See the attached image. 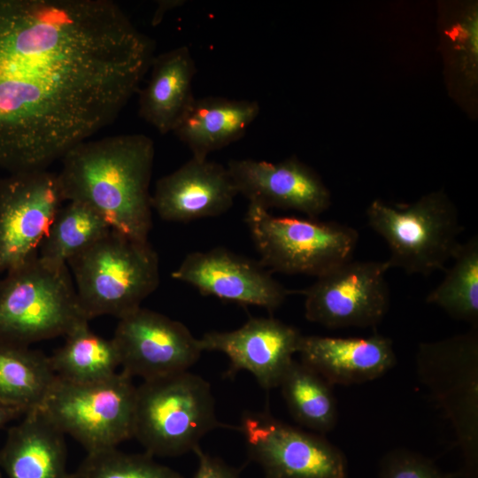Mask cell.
<instances>
[{"label": "cell", "instance_id": "cell-25", "mask_svg": "<svg viewBox=\"0 0 478 478\" xmlns=\"http://www.w3.org/2000/svg\"><path fill=\"white\" fill-rule=\"evenodd\" d=\"M111 230L104 219L85 204L67 201L56 214L38 256L66 264Z\"/></svg>", "mask_w": 478, "mask_h": 478}, {"label": "cell", "instance_id": "cell-9", "mask_svg": "<svg viewBox=\"0 0 478 478\" xmlns=\"http://www.w3.org/2000/svg\"><path fill=\"white\" fill-rule=\"evenodd\" d=\"M135 397L133 378L122 371L89 383L57 378L39 410L91 452L133 437Z\"/></svg>", "mask_w": 478, "mask_h": 478}, {"label": "cell", "instance_id": "cell-30", "mask_svg": "<svg viewBox=\"0 0 478 478\" xmlns=\"http://www.w3.org/2000/svg\"><path fill=\"white\" fill-rule=\"evenodd\" d=\"M197 467L193 478H240L238 472L222 459L204 452L200 446L193 451Z\"/></svg>", "mask_w": 478, "mask_h": 478}, {"label": "cell", "instance_id": "cell-2", "mask_svg": "<svg viewBox=\"0 0 478 478\" xmlns=\"http://www.w3.org/2000/svg\"><path fill=\"white\" fill-rule=\"evenodd\" d=\"M154 157V143L143 134L85 140L61 158L58 175L65 199L91 207L112 230L148 241Z\"/></svg>", "mask_w": 478, "mask_h": 478}, {"label": "cell", "instance_id": "cell-13", "mask_svg": "<svg viewBox=\"0 0 478 478\" xmlns=\"http://www.w3.org/2000/svg\"><path fill=\"white\" fill-rule=\"evenodd\" d=\"M112 339L121 371L143 382L186 372L203 352L183 323L143 307L119 320Z\"/></svg>", "mask_w": 478, "mask_h": 478}, {"label": "cell", "instance_id": "cell-15", "mask_svg": "<svg viewBox=\"0 0 478 478\" xmlns=\"http://www.w3.org/2000/svg\"><path fill=\"white\" fill-rule=\"evenodd\" d=\"M301 333L273 317H251L231 331H210L199 338L203 351H220L230 361L229 374L251 373L265 389L277 388L294 360Z\"/></svg>", "mask_w": 478, "mask_h": 478}, {"label": "cell", "instance_id": "cell-14", "mask_svg": "<svg viewBox=\"0 0 478 478\" xmlns=\"http://www.w3.org/2000/svg\"><path fill=\"white\" fill-rule=\"evenodd\" d=\"M171 276L191 285L203 296L257 305L269 312L278 309L291 293L259 261L224 247L187 254Z\"/></svg>", "mask_w": 478, "mask_h": 478}, {"label": "cell", "instance_id": "cell-19", "mask_svg": "<svg viewBox=\"0 0 478 478\" xmlns=\"http://www.w3.org/2000/svg\"><path fill=\"white\" fill-rule=\"evenodd\" d=\"M65 435L39 410L12 427L0 450L8 478H70Z\"/></svg>", "mask_w": 478, "mask_h": 478}, {"label": "cell", "instance_id": "cell-33", "mask_svg": "<svg viewBox=\"0 0 478 478\" xmlns=\"http://www.w3.org/2000/svg\"><path fill=\"white\" fill-rule=\"evenodd\" d=\"M0 478H3V476H2V474H1V473H0Z\"/></svg>", "mask_w": 478, "mask_h": 478}, {"label": "cell", "instance_id": "cell-8", "mask_svg": "<svg viewBox=\"0 0 478 478\" xmlns=\"http://www.w3.org/2000/svg\"><path fill=\"white\" fill-rule=\"evenodd\" d=\"M245 224L259 262L270 272L316 278L352 259L358 231L316 219L274 216L249 203Z\"/></svg>", "mask_w": 478, "mask_h": 478}, {"label": "cell", "instance_id": "cell-4", "mask_svg": "<svg viewBox=\"0 0 478 478\" xmlns=\"http://www.w3.org/2000/svg\"><path fill=\"white\" fill-rule=\"evenodd\" d=\"M89 320L70 269L38 255L0 279V341L27 345L66 335Z\"/></svg>", "mask_w": 478, "mask_h": 478}, {"label": "cell", "instance_id": "cell-28", "mask_svg": "<svg viewBox=\"0 0 478 478\" xmlns=\"http://www.w3.org/2000/svg\"><path fill=\"white\" fill-rule=\"evenodd\" d=\"M379 478H459L458 472L445 473L428 458L397 448L380 460Z\"/></svg>", "mask_w": 478, "mask_h": 478}, {"label": "cell", "instance_id": "cell-1", "mask_svg": "<svg viewBox=\"0 0 478 478\" xmlns=\"http://www.w3.org/2000/svg\"><path fill=\"white\" fill-rule=\"evenodd\" d=\"M153 41L111 0H0V168L47 169L138 92Z\"/></svg>", "mask_w": 478, "mask_h": 478}, {"label": "cell", "instance_id": "cell-17", "mask_svg": "<svg viewBox=\"0 0 478 478\" xmlns=\"http://www.w3.org/2000/svg\"><path fill=\"white\" fill-rule=\"evenodd\" d=\"M237 195L227 166L191 157L158 180L151 205L164 220L188 222L224 214Z\"/></svg>", "mask_w": 478, "mask_h": 478}, {"label": "cell", "instance_id": "cell-31", "mask_svg": "<svg viewBox=\"0 0 478 478\" xmlns=\"http://www.w3.org/2000/svg\"><path fill=\"white\" fill-rule=\"evenodd\" d=\"M152 15L151 26L157 27L161 23L165 15L171 10L184 4L183 0H159Z\"/></svg>", "mask_w": 478, "mask_h": 478}, {"label": "cell", "instance_id": "cell-23", "mask_svg": "<svg viewBox=\"0 0 478 478\" xmlns=\"http://www.w3.org/2000/svg\"><path fill=\"white\" fill-rule=\"evenodd\" d=\"M64 344L50 357L57 378L73 383H89L112 376L120 366L113 339L95 334L84 320L66 335Z\"/></svg>", "mask_w": 478, "mask_h": 478}, {"label": "cell", "instance_id": "cell-27", "mask_svg": "<svg viewBox=\"0 0 478 478\" xmlns=\"http://www.w3.org/2000/svg\"><path fill=\"white\" fill-rule=\"evenodd\" d=\"M70 478H184L147 452L127 453L115 448L88 452Z\"/></svg>", "mask_w": 478, "mask_h": 478}, {"label": "cell", "instance_id": "cell-7", "mask_svg": "<svg viewBox=\"0 0 478 478\" xmlns=\"http://www.w3.org/2000/svg\"><path fill=\"white\" fill-rule=\"evenodd\" d=\"M417 374L451 424L463 458L462 478H478V327L423 343Z\"/></svg>", "mask_w": 478, "mask_h": 478}, {"label": "cell", "instance_id": "cell-3", "mask_svg": "<svg viewBox=\"0 0 478 478\" xmlns=\"http://www.w3.org/2000/svg\"><path fill=\"white\" fill-rule=\"evenodd\" d=\"M67 266L89 320L102 315L120 320L141 307L160 282L159 259L150 243L112 229Z\"/></svg>", "mask_w": 478, "mask_h": 478}, {"label": "cell", "instance_id": "cell-18", "mask_svg": "<svg viewBox=\"0 0 478 478\" xmlns=\"http://www.w3.org/2000/svg\"><path fill=\"white\" fill-rule=\"evenodd\" d=\"M297 353L331 385H351L374 380L396 364L389 338L301 335Z\"/></svg>", "mask_w": 478, "mask_h": 478}, {"label": "cell", "instance_id": "cell-16", "mask_svg": "<svg viewBox=\"0 0 478 478\" xmlns=\"http://www.w3.org/2000/svg\"><path fill=\"white\" fill-rule=\"evenodd\" d=\"M227 167L238 195L266 210H294L315 219L331 204L329 190L320 176L295 157L276 163L231 159Z\"/></svg>", "mask_w": 478, "mask_h": 478}, {"label": "cell", "instance_id": "cell-24", "mask_svg": "<svg viewBox=\"0 0 478 478\" xmlns=\"http://www.w3.org/2000/svg\"><path fill=\"white\" fill-rule=\"evenodd\" d=\"M279 387L297 422L322 436L335 427L338 413L332 385L310 366L294 359Z\"/></svg>", "mask_w": 478, "mask_h": 478}, {"label": "cell", "instance_id": "cell-21", "mask_svg": "<svg viewBox=\"0 0 478 478\" xmlns=\"http://www.w3.org/2000/svg\"><path fill=\"white\" fill-rule=\"evenodd\" d=\"M259 112L260 104L255 100L196 97L173 133L189 148L192 158L205 159L210 153L240 140Z\"/></svg>", "mask_w": 478, "mask_h": 478}, {"label": "cell", "instance_id": "cell-5", "mask_svg": "<svg viewBox=\"0 0 478 478\" xmlns=\"http://www.w3.org/2000/svg\"><path fill=\"white\" fill-rule=\"evenodd\" d=\"M219 428L210 383L189 371L143 381L136 387L133 437L153 457L194 451L200 440Z\"/></svg>", "mask_w": 478, "mask_h": 478}, {"label": "cell", "instance_id": "cell-20", "mask_svg": "<svg viewBox=\"0 0 478 478\" xmlns=\"http://www.w3.org/2000/svg\"><path fill=\"white\" fill-rule=\"evenodd\" d=\"M150 69L139 91L138 112L165 135L173 131L196 98L192 83L197 66L190 49L181 45L154 56Z\"/></svg>", "mask_w": 478, "mask_h": 478}, {"label": "cell", "instance_id": "cell-22", "mask_svg": "<svg viewBox=\"0 0 478 478\" xmlns=\"http://www.w3.org/2000/svg\"><path fill=\"white\" fill-rule=\"evenodd\" d=\"M57 376L50 357L0 341V405L25 414L40 409Z\"/></svg>", "mask_w": 478, "mask_h": 478}, {"label": "cell", "instance_id": "cell-6", "mask_svg": "<svg viewBox=\"0 0 478 478\" xmlns=\"http://www.w3.org/2000/svg\"><path fill=\"white\" fill-rule=\"evenodd\" d=\"M366 218L389 247V268L409 274L445 270L461 245L459 236L463 227L458 211L443 190L410 204L375 199L366 209Z\"/></svg>", "mask_w": 478, "mask_h": 478}, {"label": "cell", "instance_id": "cell-32", "mask_svg": "<svg viewBox=\"0 0 478 478\" xmlns=\"http://www.w3.org/2000/svg\"><path fill=\"white\" fill-rule=\"evenodd\" d=\"M20 414L22 413L15 409L0 405V428Z\"/></svg>", "mask_w": 478, "mask_h": 478}, {"label": "cell", "instance_id": "cell-29", "mask_svg": "<svg viewBox=\"0 0 478 478\" xmlns=\"http://www.w3.org/2000/svg\"><path fill=\"white\" fill-rule=\"evenodd\" d=\"M477 12L466 13L455 28L456 40L462 70L466 75L474 78L477 66L478 35Z\"/></svg>", "mask_w": 478, "mask_h": 478}, {"label": "cell", "instance_id": "cell-26", "mask_svg": "<svg viewBox=\"0 0 478 478\" xmlns=\"http://www.w3.org/2000/svg\"><path fill=\"white\" fill-rule=\"evenodd\" d=\"M442 281L426 302L436 305L451 318L478 327V238L461 243Z\"/></svg>", "mask_w": 478, "mask_h": 478}, {"label": "cell", "instance_id": "cell-11", "mask_svg": "<svg viewBox=\"0 0 478 478\" xmlns=\"http://www.w3.org/2000/svg\"><path fill=\"white\" fill-rule=\"evenodd\" d=\"M64 202L58 173L47 169L13 172L0 179V272L38 255Z\"/></svg>", "mask_w": 478, "mask_h": 478}, {"label": "cell", "instance_id": "cell-10", "mask_svg": "<svg viewBox=\"0 0 478 478\" xmlns=\"http://www.w3.org/2000/svg\"><path fill=\"white\" fill-rule=\"evenodd\" d=\"M238 429L266 478H347L343 453L322 435L290 426L267 412H246Z\"/></svg>", "mask_w": 478, "mask_h": 478}, {"label": "cell", "instance_id": "cell-12", "mask_svg": "<svg viewBox=\"0 0 478 478\" xmlns=\"http://www.w3.org/2000/svg\"><path fill=\"white\" fill-rule=\"evenodd\" d=\"M389 269L386 260L351 259L317 277L298 291L306 320L329 328L375 327L389 310Z\"/></svg>", "mask_w": 478, "mask_h": 478}]
</instances>
